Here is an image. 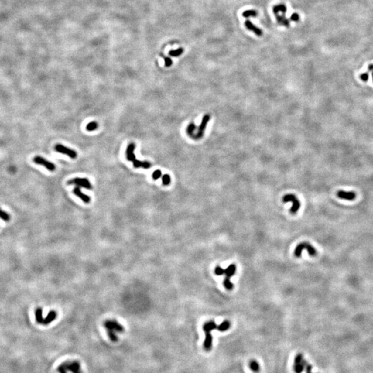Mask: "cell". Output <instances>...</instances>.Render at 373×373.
<instances>
[{
  "label": "cell",
  "mask_w": 373,
  "mask_h": 373,
  "mask_svg": "<svg viewBox=\"0 0 373 373\" xmlns=\"http://www.w3.org/2000/svg\"><path fill=\"white\" fill-rule=\"evenodd\" d=\"M236 267L235 265L234 264L230 265L225 269L221 268V267L219 266L216 267L215 269V274L216 275L220 276L223 275V274H225L226 275L225 278L223 281V285L224 286H225V288L227 289H229V290H231V289H233V284L231 283L230 278L236 273Z\"/></svg>",
  "instance_id": "1"
},
{
  "label": "cell",
  "mask_w": 373,
  "mask_h": 373,
  "mask_svg": "<svg viewBox=\"0 0 373 373\" xmlns=\"http://www.w3.org/2000/svg\"><path fill=\"white\" fill-rule=\"evenodd\" d=\"M104 327L107 329V334L112 341H117L118 337L115 332H122L124 327L115 320H107L104 323Z\"/></svg>",
  "instance_id": "2"
},
{
  "label": "cell",
  "mask_w": 373,
  "mask_h": 373,
  "mask_svg": "<svg viewBox=\"0 0 373 373\" xmlns=\"http://www.w3.org/2000/svg\"><path fill=\"white\" fill-rule=\"evenodd\" d=\"M218 326L213 321L207 322L203 326V330L205 333V339L204 341V347L206 351H210L212 347V336L211 334V331L217 329Z\"/></svg>",
  "instance_id": "3"
},
{
  "label": "cell",
  "mask_w": 373,
  "mask_h": 373,
  "mask_svg": "<svg viewBox=\"0 0 373 373\" xmlns=\"http://www.w3.org/2000/svg\"><path fill=\"white\" fill-rule=\"evenodd\" d=\"M57 371L60 373H67V371L71 373H82L80 365L77 361H70L62 364L58 367Z\"/></svg>",
  "instance_id": "4"
},
{
  "label": "cell",
  "mask_w": 373,
  "mask_h": 373,
  "mask_svg": "<svg viewBox=\"0 0 373 373\" xmlns=\"http://www.w3.org/2000/svg\"><path fill=\"white\" fill-rule=\"evenodd\" d=\"M303 249H306L308 252L309 254L311 256H315L317 255L316 249L313 246L310 245L309 243H307V242H303V243L299 244L296 246L295 250H294V255L296 257H300L301 256V253Z\"/></svg>",
  "instance_id": "5"
},
{
  "label": "cell",
  "mask_w": 373,
  "mask_h": 373,
  "mask_svg": "<svg viewBox=\"0 0 373 373\" xmlns=\"http://www.w3.org/2000/svg\"><path fill=\"white\" fill-rule=\"evenodd\" d=\"M283 201L284 203L292 202V204H293L292 208L290 209V212L292 214H296L300 208V206H301V204H300L299 200L297 199L296 196L293 194L286 195L283 198Z\"/></svg>",
  "instance_id": "6"
},
{
  "label": "cell",
  "mask_w": 373,
  "mask_h": 373,
  "mask_svg": "<svg viewBox=\"0 0 373 373\" xmlns=\"http://www.w3.org/2000/svg\"><path fill=\"white\" fill-rule=\"evenodd\" d=\"M69 185H75L77 187H82L87 189V190H91L92 189V185L91 184L90 181L87 178H75L74 179L70 180L68 182Z\"/></svg>",
  "instance_id": "7"
},
{
  "label": "cell",
  "mask_w": 373,
  "mask_h": 373,
  "mask_svg": "<svg viewBox=\"0 0 373 373\" xmlns=\"http://www.w3.org/2000/svg\"><path fill=\"white\" fill-rule=\"evenodd\" d=\"M55 150L57 152H59L60 153H63V154H66L67 156H69L70 158H72V159H75V158H77V152H75V151L71 149H69L67 147H65V146L60 145V144H57L55 146Z\"/></svg>",
  "instance_id": "8"
},
{
  "label": "cell",
  "mask_w": 373,
  "mask_h": 373,
  "mask_svg": "<svg viewBox=\"0 0 373 373\" xmlns=\"http://www.w3.org/2000/svg\"><path fill=\"white\" fill-rule=\"evenodd\" d=\"M33 162L37 164V165L44 166L45 168H46L48 170L51 171H53L55 169V168H56L53 163L50 162V161L46 159H45V158L42 157V156H35L33 158Z\"/></svg>",
  "instance_id": "9"
},
{
  "label": "cell",
  "mask_w": 373,
  "mask_h": 373,
  "mask_svg": "<svg viewBox=\"0 0 373 373\" xmlns=\"http://www.w3.org/2000/svg\"><path fill=\"white\" fill-rule=\"evenodd\" d=\"M210 120V115L207 114V115H204V117L202 120V122H201L200 125L198 127L197 133H196V134L193 135L192 138H194V139H199V138L203 137V134H204V131H205L206 126L207 125V123L209 122Z\"/></svg>",
  "instance_id": "10"
},
{
  "label": "cell",
  "mask_w": 373,
  "mask_h": 373,
  "mask_svg": "<svg viewBox=\"0 0 373 373\" xmlns=\"http://www.w3.org/2000/svg\"><path fill=\"white\" fill-rule=\"evenodd\" d=\"M303 357L301 353H299L294 358V370L296 373H301L305 368L303 364Z\"/></svg>",
  "instance_id": "11"
},
{
  "label": "cell",
  "mask_w": 373,
  "mask_h": 373,
  "mask_svg": "<svg viewBox=\"0 0 373 373\" xmlns=\"http://www.w3.org/2000/svg\"><path fill=\"white\" fill-rule=\"evenodd\" d=\"M337 195L339 198L350 201L354 200L356 198V193L354 191H345L341 190L337 192Z\"/></svg>",
  "instance_id": "12"
},
{
  "label": "cell",
  "mask_w": 373,
  "mask_h": 373,
  "mask_svg": "<svg viewBox=\"0 0 373 373\" xmlns=\"http://www.w3.org/2000/svg\"><path fill=\"white\" fill-rule=\"evenodd\" d=\"M135 149V143H133V142L130 143L127 149V152H126V153H127V158L128 160L131 161V162H133V161L136 159L135 156L134 154Z\"/></svg>",
  "instance_id": "13"
},
{
  "label": "cell",
  "mask_w": 373,
  "mask_h": 373,
  "mask_svg": "<svg viewBox=\"0 0 373 373\" xmlns=\"http://www.w3.org/2000/svg\"><path fill=\"white\" fill-rule=\"evenodd\" d=\"M74 193L75 196H77V197H79L80 199H81L83 202H84L85 203H90L91 198L89 196L86 195L84 194V193H83L82 192L81 190H80V187H75L74 189Z\"/></svg>",
  "instance_id": "14"
},
{
  "label": "cell",
  "mask_w": 373,
  "mask_h": 373,
  "mask_svg": "<svg viewBox=\"0 0 373 373\" xmlns=\"http://www.w3.org/2000/svg\"><path fill=\"white\" fill-rule=\"evenodd\" d=\"M245 25L247 29L249 30V31H253L254 33H255L256 35H258V36H261V35H263V31H262L261 30L259 29V28L256 26L255 25L252 23L249 20H247V21H245Z\"/></svg>",
  "instance_id": "15"
},
{
  "label": "cell",
  "mask_w": 373,
  "mask_h": 373,
  "mask_svg": "<svg viewBox=\"0 0 373 373\" xmlns=\"http://www.w3.org/2000/svg\"><path fill=\"white\" fill-rule=\"evenodd\" d=\"M133 167L135 168H144V169H149L151 167V163L149 162H148V161L145 160V161H140L138 160H135L133 162Z\"/></svg>",
  "instance_id": "16"
},
{
  "label": "cell",
  "mask_w": 373,
  "mask_h": 373,
  "mask_svg": "<svg viewBox=\"0 0 373 373\" xmlns=\"http://www.w3.org/2000/svg\"><path fill=\"white\" fill-rule=\"evenodd\" d=\"M57 317V313L55 311H51L49 313V314L47 315V317L46 318L44 319V321H43V325H48L49 323H51L52 321H53Z\"/></svg>",
  "instance_id": "17"
},
{
  "label": "cell",
  "mask_w": 373,
  "mask_h": 373,
  "mask_svg": "<svg viewBox=\"0 0 373 373\" xmlns=\"http://www.w3.org/2000/svg\"><path fill=\"white\" fill-rule=\"evenodd\" d=\"M276 18L278 23L283 26L289 27V21L284 15H279L278 14L276 15Z\"/></svg>",
  "instance_id": "18"
},
{
  "label": "cell",
  "mask_w": 373,
  "mask_h": 373,
  "mask_svg": "<svg viewBox=\"0 0 373 373\" xmlns=\"http://www.w3.org/2000/svg\"><path fill=\"white\" fill-rule=\"evenodd\" d=\"M286 11H287V8L285 4H278L273 7V12L275 15L278 14V12H282L283 14H286Z\"/></svg>",
  "instance_id": "19"
},
{
  "label": "cell",
  "mask_w": 373,
  "mask_h": 373,
  "mask_svg": "<svg viewBox=\"0 0 373 373\" xmlns=\"http://www.w3.org/2000/svg\"><path fill=\"white\" fill-rule=\"evenodd\" d=\"M35 319H36V321L38 323L42 324L43 321H44V319H43V312H42V309L41 307H38V308H37L35 310Z\"/></svg>",
  "instance_id": "20"
},
{
  "label": "cell",
  "mask_w": 373,
  "mask_h": 373,
  "mask_svg": "<svg viewBox=\"0 0 373 373\" xmlns=\"http://www.w3.org/2000/svg\"><path fill=\"white\" fill-rule=\"evenodd\" d=\"M229 327H230V323H229L228 320H225V321H224L221 325L218 326L217 330L221 332H225L228 330Z\"/></svg>",
  "instance_id": "21"
},
{
  "label": "cell",
  "mask_w": 373,
  "mask_h": 373,
  "mask_svg": "<svg viewBox=\"0 0 373 373\" xmlns=\"http://www.w3.org/2000/svg\"><path fill=\"white\" fill-rule=\"evenodd\" d=\"M249 368L255 373H258L260 371V366H259L258 363L255 360H252V361L249 362Z\"/></svg>",
  "instance_id": "22"
},
{
  "label": "cell",
  "mask_w": 373,
  "mask_h": 373,
  "mask_svg": "<svg viewBox=\"0 0 373 373\" xmlns=\"http://www.w3.org/2000/svg\"><path fill=\"white\" fill-rule=\"evenodd\" d=\"M258 15V12L255 10H247L243 12V16L245 18H248L249 17H255Z\"/></svg>",
  "instance_id": "23"
},
{
  "label": "cell",
  "mask_w": 373,
  "mask_h": 373,
  "mask_svg": "<svg viewBox=\"0 0 373 373\" xmlns=\"http://www.w3.org/2000/svg\"><path fill=\"white\" fill-rule=\"evenodd\" d=\"M183 51L184 49L183 48H179V49H177L176 50H171V51L169 52V55L172 57H178L183 53Z\"/></svg>",
  "instance_id": "24"
},
{
  "label": "cell",
  "mask_w": 373,
  "mask_h": 373,
  "mask_svg": "<svg viewBox=\"0 0 373 373\" xmlns=\"http://www.w3.org/2000/svg\"><path fill=\"white\" fill-rule=\"evenodd\" d=\"M98 127V122H95V121H93V122H89V124L87 125V130L89 131V132H92V131L97 129Z\"/></svg>",
  "instance_id": "25"
},
{
  "label": "cell",
  "mask_w": 373,
  "mask_h": 373,
  "mask_svg": "<svg viewBox=\"0 0 373 373\" xmlns=\"http://www.w3.org/2000/svg\"><path fill=\"white\" fill-rule=\"evenodd\" d=\"M196 129V127L194 124H193V123H191L190 125L188 126L187 128V132L188 135L191 136V137H192L193 135V132H194V131Z\"/></svg>",
  "instance_id": "26"
},
{
  "label": "cell",
  "mask_w": 373,
  "mask_h": 373,
  "mask_svg": "<svg viewBox=\"0 0 373 373\" xmlns=\"http://www.w3.org/2000/svg\"><path fill=\"white\" fill-rule=\"evenodd\" d=\"M162 180H163V183L164 185H169L171 183L170 176L168 174L163 175V178H162Z\"/></svg>",
  "instance_id": "27"
},
{
  "label": "cell",
  "mask_w": 373,
  "mask_h": 373,
  "mask_svg": "<svg viewBox=\"0 0 373 373\" xmlns=\"http://www.w3.org/2000/svg\"><path fill=\"white\" fill-rule=\"evenodd\" d=\"M0 218L4 221H8L10 220V215L7 214L6 211L2 210L1 209H0Z\"/></svg>",
  "instance_id": "28"
},
{
  "label": "cell",
  "mask_w": 373,
  "mask_h": 373,
  "mask_svg": "<svg viewBox=\"0 0 373 373\" xmlns=\"http://www.w3.org/2000/svg\"><path fill=\"white\" fill-rule=\"evenodd\" d=\"M303 364H304V367L305 369H306V373H312V365L309 364L308 362L306 361H303Z\"/></svg>",
  "instance_id": "29"
},
{
  "label": "cell",
  "mask_w": 373,
  "mask_h": 373,
  "mask_svg": "<svg viewBox=\"0 0 373 373\" xmlns=\"http://www.w3.org/2000/svg\"><path fill=\"white\" fill-rule=\"evenodd\" d=\"M161 176H162V172H161L160 170H156L152 174V178L153 180H158V178H160L161 177Z\"/></svg>",
  "instance_id": "30"
},
{
  "label": "cell",
  "mask_w": 373,
  "mask_h": 373,
  "mask_svg": "<svg viewBox=\"0 0 373 373\" xmlns=\"http://www.w3.org/2000/svg\"><path fill=\"white\" fill-rule=\"evenodd\" d=\"M172 63H173L172 62V60H171V59L170 58V57H165V64L166 67H170L171 65L172 64Z\"/></svg>",
  "instance_id": "31"
},
{
  "label": "cell",
  "mask_w": 373,
  "mask_h": 373,
  "mask_svg": "<svg viewBox=\"0 0 373 373\" xmlns=\"http://www.w3.org/2000/svg\"><path fill=\"white\" fill-rule=\"evenodd\" d=\"M290 19L292 21H294V22H297L299 20V14L297 13H293L290 17Z\"/></svg>",
  "instance_id": "32"
},
{
  "label": "cell",
  "mask_w": 373,
  "mask_h": 373,
  "mask_svg": "<svg viewBox=\"0 0 373 373\" xmlns=\"http://www.w3.org/2000/svg\"><path fill=\"white\" fill-rule=\"evenodd\" d=\"M360 77H361V79L363 80V81L366 82V81H368V80L369 75H368V73H365V74H363L362 75H361V76H360Z\"/></svg>",
  "instance_id": "33"
},
{
  "label": "cell",
  "mask_w": 373,
  "mask_h": 373,
  "mask_svg": "<svg viewBox=\"0 0 373 373\" xmlns=\"http://www.w3.org/2000/svg\"><path fill=\"white\" fill-rule=\"evenodd\" d=\"M368 70L370 71H373V64H370L368 66Z\"/></svg>",
  "instance_id": "34"
},
{
  "label": "cell",
  "mask_w": 373,
  "mask_h": 373,
  "mask_svg": "<svg viewBox=\"0 0 373 373\" xmlns=\"http://www.w3.org/2000/svg\"><path fill=\"white\" fill-rule=\"evenodd\" d=\"M372 80H373V71H372Z\"/></svg>",
  "instance_id": "35"
}]
</instances>
